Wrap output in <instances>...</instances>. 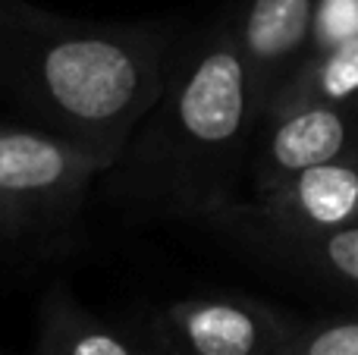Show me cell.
Wrapping results in <instances>:
<instances>
[{"label":"cell","mask_w":358,"mask_h":355,"mask_svg":"<svg viewBox=\"0 0 358 355\" xmlns=\"http://www.w3.org/2000/svg\"><path fill=\"white\" fill-rule=\"evenodd\" d=\"M261 113L233 25L176 48L167 85L101 173L104 195L142 217L208 220L248 173Z\"/></svg>","instance_id":"obj_1"},{"label":"cell","mask_w":358,"mask_h":355,"mask_svg":"<svg viewBox=\"0 0 358 355\" xmlns=\"http://www.w3.org/2000/svg\"><path fill=\"white\" fill-rule=\"evenodd\" d=\"M176 35L161 22H94L0 0V94L31 126L120 154L167 85Z\"/></svg>","instance_id":"obj_2"},{"label":"cell","mask_w":358,"mask_h":355,"mask_svg":"<svg viewBox=\"0 0 358 355\" xmlns=\"http://www.w3.org/2000/svg\"><path fill=\"white\" fill-rule=\"evenodd\" d=\"M110 161L31 123H0V239L48 242L76 224Z\"/></svg>","instance_id":"obj_3"},{"label":"cell","mask_w":358,"mask_h":355,"mask_svg":"<svg viewBox=\"0 0 358 355\" xmlns=\"http://www.w3.org/2000/svg\"><path fill=\"white\" fill-rule=\"evenodd\" d=\"M292 321L248 296H192L142 324L155 355H280Z\"/></svg>","instance_id":"obj_4"},{"label":"cell","mask_w":358,"mask_h":355,"mask_svg":"<svg viewBox=\"0 0 358 355\" xmlns=\"http://www.w3.org/2000/svg\"><path fill=\"white\" fill-rule=\"evenodd\" d=\"M204 224L252 261L358 302V220L336 230H277L220 208Z\"/></svg>","instance_id":"obj_5"},{"label":"cell","mask_w":358,"mask_h":355,"mask_svg":"<svg viewBox=\"0 0 358 355\" xmlns=\"http://www.w3.org/2000/svg\"><path fill=\"white\" fill-rule=\"evenodd\" d=\"M358 157V104H299L261 119L248 157L255 195L317 164Z\"/></svg>","instance_id":"obj_6"},{"label":"cell","mask_w":358,"mask_h":355,"mask_svg":"<svg viewBox=\"0 0 358 355\" xmlns=\"http://www.w3.org/2000/svg\"><path fill=\"white\" fill-rule=\"evenodd\" d=\"M315 6L317 0H245L229 19L261 119L311 57Z\"/></svg>","instance_id":"obj_7"},{"label":"cell","mask_w":358,"mask_h":355,"mask_svg":"<svg viewBox=\"0 0 358 355\" xmlns=\"http://www.w3.org/2000/svg\"><path fill=\"white\" fill-rule=\"evenodd\" d=\"M236 214L277 230H336L358 220V157L317 164L252 201H229Z\"/></svg>","instance_id":"obj_8"},{"label":"cell","mask_w":358,"mask_h":355,"mask_svg":"<svg viewBox=\"0 0 358 355\" xmlns=\"http://www.w3.org/2000/svg\"><path fill=\"white\" fill-rule=\"evenodd\" d=\"M31 355H155L142 327H123L88 312L66 287L41 299Z\"/></svg>","instance_id":"obj_9"},{"label":"cell","mask_w":358,"mask_h":355,"mask_svg":"<svg viewBox=\"0 0 358 355\" xmlns=\"http://www.w3.org/2000/svg\"><path fill=\"white\" fill-rule=\"evenodd\" d=\"M299 104H358V38L311 54L264 117Z\"/></svg>","instance_id":"obj_10"},{"label":"cell","mask_w":358,"mask_h":355,"mask_svg":"<svg viewBox=\"0 0 358 355\" xmlns=\"http://www.w3.org/2000/svg\"><path fill=\"white\" fill-rule=\"evenodd\" d=\"M280 355H358V314L289 324Z\"/></svg>","instance_id":"obj_11"},{"label":"cell","mask_w":358,"mask_h":355,"mask_svg":"<svg viewBox=\"0 0 358 355\" xmlns=\"http://www.w3.org/2000/svg\"><path fill=\"white\" fill-rule=\"evenodd\" d=\"M349 38H358V0H317L311 54L330 50Z\"/></svg>","instance_id":"obj_12"}]
</instances>
